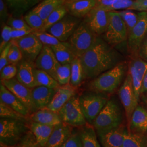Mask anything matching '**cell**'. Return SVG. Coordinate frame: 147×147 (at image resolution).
<instances>
[{"mask_svg": "<svg viewBox=\"0 0 147 147\" xmlns=\"http://www.w3.org/2000/svg\"><path fill=\"white\" fill-rule=\"evenodd\" d=\"M34 65L36 68L47 72L56 80V70L60 63L56 58L51 47L47 45L43 46L34 62Z\"/></svg>", "mask_w": 147, "mask_h": 147, "instance_id": "cell-16", "label": "cell"}, {"mask_svg": "<svg viewBox=\"0 0 147 147\" xmlns=\"http://www.w3.org/2000/svg\"><path fill=\"white\" fill-rule=\"evenodd\" d=\"M123 107L116 97L109 99L100 113L91 124L98 134L109 131L123 124Z\"/></svg>", "mask_w": 147, "mask_h": 147, "instance_id": "cell-2", "label": "cell"}, {"mask_svg": "<svg viewBox=\"0 0 147 147\" xmlns=\"http://www.w3.org/2000/svg\"><path fill=\"white\" fill-rule=\"evenodd\" d=\"M29 131L30 124L27 120L0 119V142L7 146L15 145Z\"/></svg>", "mask_w": 147, "mask_h": 147, "instance_id": "cell-4", "label": "cell"}, {"mask_svg": "<svg viewBox=\"0 0 147 147\" xmlns=\"http://www.w3.org/2000/svg\"><path fill=\"white\" fill-rule=\"evenodd\" d=\"M61 147H83L79 131H74Z\"/></svg>", "mask_w": 147, "mask_h": 147, "instance_id": "cell-44", "label": "cell"}, {"mask_svg": "<svg viewBox=\"0 0 147 147\" xmlns=\"http://www.w3.org/2000/svg\"><path fill=\"white\" fill-rule=\"evenodd\" d=\"M56 58L61 64H71L76 57L69 47L67 42H62L60 45L51 47Z\"/></svg>", "mask_w": 147, "mask_h": 147, "instance_id": "cell-29", "label": "cell"}, {"mask_svg": "<svg viewBox=\"0 0 147 147\" xmlns=\"http://www.w3.org/2000/svg\"><path fill=\"white\" fill-rule=\"evenodd\" d=\"M118 96L129 125L132 115L138 106V101L135 94L131 75L128 71L126 73L125 80L118 90Z\"/></svg>", "mask_w": 147, "mask_h": 147, "instance_id": "cell-10", "label": "cell"}, {"mask_svg": "<svg viewBox=\"0 0 147 147\" xmlns=\"http://www.w3.org/2000/svg\"><path fill=\"white\" fill-rule=\"evenodd\" d=\"M109 23L103 39L112 47L127 40L128 33L125 24L118 11H109Z\"/></svg>", "mask_w": 147, "mask_h": 147, "instance_id": "cell-7", "label": "cell"}, {"mask_svg": "<svg viewBox=\"0 0 147 147\" xmlns=\"http://www.w3.org/2000/svg\"><path fill=\"white\" fill-rule=\"evenodd\" d=\"M131 10L147 12V0H135Z\"/></svg>", "mask_w": 147, "mask_h": 147, "instance_id": "cell-48", "label": "cell"}, {"mask_svg": "<svg viewBox=\"0 0 147 147\" xmlns=\"http://www.w3.org/2000/svg\"><path fill=\"white\" fill-rule=\"evenodd\" d=\"M83 147H101L94 127L88 123L79 130Z\"/></svg>", "mask_w": 147, "mask_h": 147, "instance_id": "cell-28", "label": "cell"}, {"mask_svg": "<svg viewBox=\"0 0 147 147\" xmlns=\"http://www.w3.org/2000/svg\"><path fill=\"white\" fill-rule=\"evenodd\" d=\"M25 21L31 29L34 31H40L44 24V21L42 18L31 11L24 17Z\"/></svg>", "mask_w": 147, "mask_h": 147, "instance_id": "cell-36", "label": "cell"}, {"mask_svg": "<svg viewBox=\"0 0 147 147\" xmlns=\"http://www.w3.org/2000/svg\"><path fill=\"white\" fill-rule=\"evenodd\" d=\"M83 1V0H67L66 2H75V1Z\"/></svg>", "mask_w": 147, "mask_h": 147, "instance_id": "cell-55", "label": "cell"}, {"mask_svg": "<svg viewBox=\"0 0 147 147\" xmlns=\"http://www.w3.org/2000/svg\"><path fill=\"white\" fill-rule=\"evenodd\" d=\"M115 1L116 0H96V6L101 8H104L112 5Z\"/></svg>", "mask_w": 147, "mask_h": 147, "instance_id": "cell-52", "label": "cell"}, {"mask_svg": "<svg viewBox=\"0 0 147 147\" xmlns=\"http://www.w3.org/2000/svg\"><path fill=\"white\" fill-rule=\"evenodd\" d=\"M84 22L97 36L104 34L109 23L108 12L96 6L86 16Z\"/></svg>", "mask_w": 147, "mask_h": 147, "instance_id": "cell-13", "label": "cell"}, {"mask_svg": "<svg viewBox=\"0 0 147 147\" xmlns=\"http://www.w3.org/2000/svg\"><path fill=\"white\" fill-rule=\"evenodd\" d=\"M73 132V127L61 123L54 126L45 147H61Z\"/></svg>", "mask_w": 147, "mask_h": 147, "instance_id": "cell-20", "label": "cell"}, {"mask_svg": "<svg viewBox=\"0 0 147 147\" xmlns=\"http://www.w3.org/2000/svg\"><path fill=\"white\" fill-rule=\"evenodd\" d=\"M56 90L40 86L32 88V99L37 110L47 107L53 99Z\"/></svg>", "mask_w": 147, "mask_h": 147, "instance_id": "cell-21", "label": "cell"}, {"mask_svg": "<svg viewBox=\"0 0 147 147\" xmlns=\"http://www.w3.org/2000/svg\"><path fill=\"white\" fill-rule=\"evenodd\" d=\"M12 41H11L5 48L0 52V71L7 65L9 64L8 61V56L9 49L11 45Z\"/></svg>", "mask_w": 147, "mask_h": 147, "instance_id": "cell-46", "label": "cell"}, {"mask_svg": "<svg viewBox=\"0 0 147 147\" xmlns=\"http://www.w3.org/2000/svg\"><path fill=\"white\" fill-rule=\"evenodd\" d=\"M54 126L40 124L31 121L30 123V129L35 137L38 143L42 147H45Z\"/></svg>", "mask_w": 147, "mask_h": 147, "instance_id": "cell-25", "label": "cell"}, {"mask_svg": "<svg viewBox=\"0 0 147 147\" xmlns=\"http://www.w3.org/2000/svg\"><path fill=\"white\" fill-rule=\"evenodd\" d=\"M0 100L23 116L28 118L30 116V112L26 107L1 83L0 84Z\"/></svg>", "mask_w": 147, "mask_h": 147, "instance_id": "cell-22", "label": "cell"}, {"mask_svg": "<svg viewBox=\"0 0 147 147\" xmlns=\"http://www.w3.org/2000/svg\"><path fill=\"white\" fill-rule=\"evenodd\" d=\"M18 73L17 65L9 64L0 71L1 81L16 78Z\"/></svg>", "mask_w": 147, "mask_h": 147, "instance_id": "cell-41", "label": "cell"}, {"mask_svg": "<svg viewBox=\"0 0 147 147\" xmlns=\"http://www.w3.org/2000/svg\"><path fill=\"white\" fill-rule=\"evenodd\" d=\"M126 127L121 126L104 133L98 134L102 147H123Z\"/></svg>", "mask_w": 147, "mask_h": 147, "instance_id": "cell-19", "label": "cell"}, {"mask_svg": "<svg viewBox=\"0 0 147 147\" xmlns=\"http://www.w3.org/2000/svg\"><path fill=\"white\" fill-rule=\"evenodd\" d=\"M33 30H14L12 29L11 31V38L12 40H16L22 37H24L31 33L34 32Z\"/></svg>", "mask_w": 147, "mask_h": 147, "instance_id": "cell-47", "label": "cell"}, {"mask_svg": "<svg viewBox=\"0 0 147 147\" xmlns=\"http://www.w3.org/2000/svg\"><path fill=\"white\" fill-rule=\"evenodd\" d=\"M15 40L21 50L23 59L34 63L44 45L34 32Z\"/></svg>", "mask_w": 147, "mask_h": 147, "instance_id": "cell-11", "label": "cell"}, {"mask_svg": "<svg viewBox=\"0 0 147 147\" xmlns=\"http://www.w3.org/2000/svg\"><path fill=\"white\" fill-rule=\"evenodd\" d=\"M98 37L84 22L79 25L67 42L75 56L80 58L93 45Z\"/></svg>", "mask_w": 147, "mask_h": 147, "instance_id": "cell-6", "label": "cell"}, {"mask_svg": "<svg viewBox=\"0 0 147 147\" xmlns=\"http://www.w3.org/2000/svg\"><path fill=\"white\" fill-rule=\"evenodd\" d=\"M123 147H147V134L126 130Z\"/></svg>", "mask_w": 147, "mask_h": 147, "instance_id": "cell-30", "label": "cell"}, {"mask_svg": "<svg viewBox=\"0 0 147 147\" xmlns=\"http://www.w3.org/2000/svg\"><path fill=\"white\" fill-rule=\"evenodd\" d=\"M35 76L37 86H40L55 89H57L61 86L53 76L42 70L36 68Z\"/></svg>", "mask_w": 147, "mask_h": 147, "instance_id": "cell-32", "label": "cell"}, {"mask_svg": "<svg viewBox=\"0 0 147 147\" xmlns=\"http://www.w3.org/2000/svg\"><path fill=\"white\" fill-rule=\"evenodd\" d=\"M11 3L16 4V3H25L28 2L29 0H8Z\"/></svg>", "mask_w": 147, "mask_h": 147, "instance_id": "cell-53", "label": "cell"}, {"mask_svg": "<svg viewBox=\"0 0 147 147\" xmlns=\"http://www.w3.org/2000/svg\"><path fill=\"white\" fill-rule=\"evenodd\" d=\"M109 100L105 93L92 90L84 92L79 96L80 105L87 123H93Z\"/></svg>", "mask_w": 147, "mask_h": 147, "instance_id": "cell-5", "label": "cell"}, {"mask_svg": "<svg viewBox=\"0 0 147 147\" xmlns=\"http://www.w3.org/2000/svg\"><path fill=\"white\" fill-rule=\"evenodd\" d=\"M0 17L1 21H4L8 18V11L3 0H0Z\"/></svg>", "mask_w": 147, "mask_h": 147, "instance_id": "cell-50", "label": "cell"}, {"mask_svg": "<svg viewBox=\"0 0 147 147\" xmlns=\"http://www.w3.org/2000/svg\"><path fill=\"white\" fill-rule=\"evenodd\" d=\"M136 25L128 34L127 48L132 55H138L142 42L147 35V12H138Z\"/></svg>", "mask_w": 147, "mask_h": 147, "instance_id": "cell-9", "label": "cell"}, {"mask_svg": "<svg viewBox=\"0 0 147 147\" xmlns=\"http://www.w3.org/2000/svg\"><path fill=\"white\" fill-rule=\"evenodd\" d=\"M30 147H42V146H40L38 143V142H37V141H36V140L35 139L33 142L31 144V146H30Z\"/></svg>", "mask_w": 147, "mask_h": 147, "instance_id": "cell-54", "label": "cell"}, {"mask_svg": "<svg viewBox=\"0 0 147 147\" xmlns=\"http://www.w3.org/2000/svg\"><path fill=\"white\" fill-rule=\"evenodd\" d=\"M118 13L125 23L129 34L133 28L136 25L138 20V13H135L132 10L118 11Z\"/></svg>", "mask_w": 147, "mask_h": 147, "instance_id": "cell-35", "label": "cell"}, {"mask_svg": "<svg viewBox=\"0 0 147 147\" xmlns=\"http://www.w3.org/2000/svg\"><path fill=\"white\" fill-rule=\"evenodd\" d=\"M138 56L140 58L147 62V35L142 42Z\"/></svg>", "mask_w": 147, "mask_h": 147, "instance_id": "cell-49", "label": "cell"}, {"mask_svg": "<svg viewBox=\"0 0 147 147\" xmlns=\"http://www.w3.org/2000/svg\"><path fill=\"white\" fill-rule=\"evenodd\" d=\"M29 117L31 121L50 126H55L62 123L58 113L47 107L38 110Z\"/></svg>", "mask_w": 147, "mask_h": 147, "instance_id": "cell-23", "label": "cell"}, {"mask_svg": "<svg viewBox=\"0 0 147 147\" xmlns=\"http://www.w3.org/2000/svg\"><path fill=\"white\" fill-rule=\"evenodd\" d=\"M0 117L3 118H11L27 120L28 117L23 116L0 100Z\"/></svg>", "mask_w": 147, "mask_h": 147, "instance_id": "cell-37", "label": "cell"}, {"mask_svg": "<svg viewBox=\"0 0 147 147\" xmlns=\"http://www.w3.org/2000/svg\"><path fill=\"white\" fill-rule=\"evenodd\" d=\"M1 83L26 107L30 112V115L38 110L32 99L31 88L21 84L16 78L9 80L1 81Z\"/></svg>", "mask_w": 147, "mask_h": 147, "instance_id": "cell-12", "label": "cell"}, {"mask_svg": "<svg viewBox=\"0 0 147 147\" xmlns=\"http://www.w3.org/2000/svg\"><path fill=\"white\" fill-rule=\"evenodd\" d=\"M34 33L44 45L51 47L60 45L63 42L47 32L36 31L34 32Z\"/></svg>", "mask_w": 147, "mask_h": 147, "instance_id": "cell-38", "label": "cell"}, {"mask_svg": "<svg viewBox=\"0 0 147 147\" xmlns=\"http://www.w3.org/2000/svg\"><path fill=\"white\" fill-rule=\"evenodd\" d=\"M7 25L14 30H32L28 26L25 20L13 17H9L8 18Z\"/></svg>", "mask_w": 147, "mask_h": 147, "instance_id": "cell-42", "label": "cell"}, {"mask_svg": "<svg viewBox=\"0 0 147 147\" xmlns=\"http://www.w3.org/2000/svg\"><path fill=\"white\" fill-rule=\"evenodd\" d=\"M128 65L123 61L116 67L93 79L88 84L89 89L102 93H111L121 84L127 71Z\"/></svg>", "mask_w": 147, "mask_h": 147, "instance_id": "cell-3", "label": "cell"}, {"mask_svg": "<svg viewBox=\"0 0 147 147\" xmlns=\"http://www.w3.org/2000/svg\"><path fill=\"white\" fill-rule=\"evenodd\" d=\"M79 25V21L76 19L65 16L47 32L56 37L60 42H67Z\"/></svg>", "mask_w": 147, "mask_h": 147, "instance_id": "cell-14", "label": "cell"}, {"mask_svg": "<svg viewBox=\"0 0 147 147\" xmlns=\"http://www.w3.org/2000/svg\"><path fill=\"white\" fill-rule=\"evenodd\" d=\"M66 1L67 0H43L32 11L45 21L51 13L61 5H64Z\"/></svg>", "mask_w": 147, "mask_h": 147, "instance_id": "cell-27", "label": "cell"}, {"mask_svg": "<svg viewBox=\"0 0 147 147\" xmlns=\"http://www.w3.org/2000/svg\"><path fill=\"white\" fill-rule=\"evenodd\" d=\"M134 1L135 0H116L112 5L102 9L107 12L131 10Z\"/></svg>", "mask_w": 147, "mask_h": 147, "instance_id": "cell-40", "label": "cell"}, {"mask_svg": "<svg viewBox=\"0 0 147 147\" xmlns=\"http://www.w3.org/2000/svg\"><path fill=\"white\" fill-rule=\"evenodd\" d=\"M127 71L131 75L135 94L139 101L142 81L147 71V62L141 58H134L128 64Z\"/></svg>", "mask_w": 147, "mask_h": 147, "instance_id": "cell-15", "label": "cell"}, {"mask_svg": "<svg viewBox=\"0 0 147 147\" xmlns=\"http://www.w3.org/2000/svg\"><path fill=\"white\" fill-rule=\"evenodd\" d=\"M67 13L68 11L64 5L59 7L51 13L44 21V26L40 31H47L51 27L63 19L66 16Z\"/></svg>", "mask_w": 147, "mask_h": 147, "instance_id": "cell-33", "label": "cell"}, {"mask_svg": "<svg viewBox=\"0 0 147 147\" xmlns=\"http://www.w3.org/2000/svg\"><path fill=\"white\" fill-rule=\"evenodd\" d=\"M68 12L76 18L87 16L97 5L96 0H83L75 2H65Z\"/></svg>", "mask_w": 147, "mask_h": 147, "instance_id": "cell-24", "label": "cell"}, {"mask_svg": "<svg viewBox=\"0 0 147 147\" xmlns=\"http://www.w3.org/2000/svg\"><path fill=\"white\" fill-rule=\"evenodd\" d=\"M75 95H76L75 87L70 84L61 86L56 90L53 99L47 107L58 113L63 106Z\"/></svg>", "mask_w": 147, "mask_h": 147, "instance_id": "cell-17", "label": "cell"}, {"mask_svg": "<svg viewBox=\"0 0 147 147\" xmlns=\"http://www.w3.org/2000/svg\"><path fill=\"white\" fill-rule=\"evenodd\" d=\"M129 125L138 132L147 131V111L141 106H137L132 115Z\"/></svg>", "mask_w": 147, "mask_h": 147, "instance_id": "cell-26", "label": "cell"}, {"mask_svg": "<svg viewBox=\"0 0 147 147\" xmlns=\"http://www.w3.org/2000/svg\"><path fill=\"white\" fill-rule=\"evenodd\" d=\"M36 139L31 131H29L22 138L21 140L16 144L12 146L8 147H30L32 143Z\"/></svg>", "mask_w": 147, "mask_h": 147, "instance_id": "cell-45", "label": "cell"}, {"mask_svg": "<svg viewBox=\"0 0 147 147\" xmlns=\"http://www.w3.org/2000/svg\"><path fill=\"white\" fill-rule=\"evenodd\" d=\"M12 28L7 25L3 27L1 34V42H0V52L2 51L5 47L11 41V31Z\"/></svg>", "mask_w": 147, "mask_h": 147, "instance_id": "cell-43", "label": "cell"}, {"mask_svg": "<svg viewBox=\"0 0 147 147\" xmlns=\"http://www.w3.org/2000/svg\"><path fill=\"white\" fill-rule=\"evenodd\" d=\"M18 73L16 79L21 84L29 88H33L37 86L34 63H31L22 59L18 64Z\"/></svg>", "mask_w": 147, "mask_h": 147, "instance_id": "cell-18", "label": "cell"}, {"mask_svg": "<svg viewBox=\"0 0 147 147\" xmlns=\"http://www.w3.org/2000/svg\"><path fill=\"white\" fill-rule=\"evenodd\" d=\"M58 113L62 122L72 127H82L87 124L77 95L64 105Z\"/></svg>", "mask_w": 147, "mask_h": 147, "instance_id": "cell-8", "label": "cell"}, {"mask_svg": "<svg viewBox=\"0 0 147 147\" xmlns=\"http://www.w3.org/2000/svg\"><path fill=\"white\" fill-rule=\"evenodd\" d=\"M56 80L60 86L70 84L71 80V64H60L56 70Z\"/></svg>", "mask_w": 147, "mask_h": 147, "instance_id": "cell-34", "label": "cell"}, {"mask_svg": "<svg viewBox=\"0 0 147 147\" xmlns=\"http://www.w3.org/2000/svg\"><path fill=\"white\" fill-rule=\"evenodd\" d=\"M11 41V45L8 53V61L9 64L18 65L23 59L22 54L16 40H12Z\"/></svg>", "mask_w": 147, "mask_h": 147, "instance_id": "cell-39", "label": "cell"}, {"mask_svg": "<svg viewBox=\"0 0 147 147\" xmlns=\"http://www.w3.org/2000/svg\"><path fill=\"white\" fill-rule=\"evenodd\" d=\"M145 99H147V71L145 74L143 81L141 90V95Z\"/></svg>", "mask_w": 147, "mask_h": 147, "instance_id": "cell-51", "label": "cell"}, {"mask_svg": "<svg viewBox=\"0 0 147 147\" xmlns=\"http://www.w3.org/2000/svg\"><path fill=\"white\" fill-rule=\"evenodd\" d=\"M84 79V70L80 58L76 57L71 63V80L70 84L76 88Z\"/></svg>", "mask_w": 147, "mask_h": 147, "instance_id": "cell-31", "label": "cell"}, {"mask_svg": "<svg viewBox=\"0 0 147 147\" xmlns=\"http://www.w3.org/2000/svg\"><path fill=\"white\" fill-rule=\"evenodd\" d=\"M84 79H94L122 62V56L100 37L80 57Z\"/></svg>", "mask_w": 147, "mask_h": 147, "instance_id": "cell-1", "label": "cell"}]
</instances>
